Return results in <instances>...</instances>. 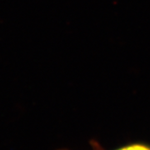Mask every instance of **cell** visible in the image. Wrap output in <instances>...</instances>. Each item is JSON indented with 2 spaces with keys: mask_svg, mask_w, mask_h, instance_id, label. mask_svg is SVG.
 <instances>
[{
  "mask_svg": "<svg viewBox=\"0 0 150 150\" xmlns=\"http://www.w3.org/2000/svg\"><path fill=\"white\" fill-rule=\"evenodd\" d=\"M117 150H150V148L148 146H145V145L134 144L126 146V147H123V148H121Z\"/></svg>",
  "mask_w": 150,
  "mask_h": 150,
  "instance_id": "obj_1",
  "label": "cell"
}]
</instances>
